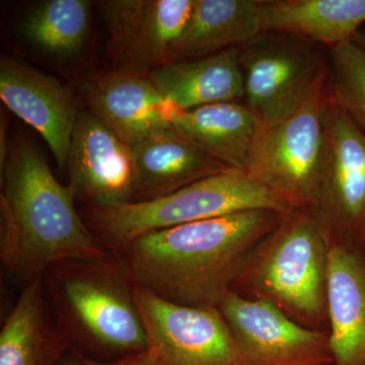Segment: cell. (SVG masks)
Listing matches in <instances>:
<instances>
[{
  "instance_id": "obj_1",
  "label": "cell",
  "mask_w": 365,
  "mask_h": 365,
  "mask_svg": "<svg viewBox=\"0 0 365 365\" xmlns=\"http://www.w3.org/2000/svg\"><path fill=\"white\" fill-rule=\"evenodd\" d=\"M287 216L250 210L165 228L137 237L120 256L135 284L160 299L218 307L249 255Z\"/></svg>"
},
{
  "instance_id": "obj_2",
  "label": "cell",
  "mask_w": 365,
  "mask_h": 365,
  "mask_svg": "<svg viewBox=\"0 0 365 365\" xmlns=\"http://www.w3.org/2000/svg\"><path fill=\"white\" fill-rule=\"evenodd\" d=\"M21 134L9 144L1 173L0 262L6 275L24 287L53 264L102 258L110 252L78 215L72 186L54 177Z\"/></svg>"
},
{
  "instance_id": "obj_3",
  "label": "cell",
  "mask_w": 365,
  "mask_h": 365,
  "mask_svg": "<svg viewBox=\"0 0 365 365\" xmlns=\"http://www.w3.org/2000/svg\"><path fill=\"white\" fill-rule=\"evenodd\" d=\"M46 299L71 351L113 361L148 350L134 300L135 282L123 257L74 259L42 276Z\"/></svg>"
},
{
  "instance_id": "obj_4",
  "label": "cell",
  "mask_w": 365,
  "mask_h": 365,
  "mask_svg": "<svg viewBox=\"0 0 365 365\" xmlns=\"http://www.w3.org/2000/svg\"><path fill=\"white\" fill-rule=\"evenodd\" d=\"M327 235L312 209L290 213L249 255L232 292L271 302L302 325H319L328 317Z\"/></svg>"
},
{
  "instance_id": "obj_5",
  "label": "cell",
  "mask_w": 365,
  "mask_h": 365,
  "mask_svg": "<svg viewBox=\"0 0 365 365\" xmlns=\"http://www.w3.org/2000/svg\"><path fill=\"white\" fill-rule=\"evenodd\" d=\"M250 210L288 215L295 209L245 170L232 169L153 200L88 207L83 220L107 251L121 255L141 235Z\"/></svg>"
},
{
  "instance_id": "obj_6",
  "label": "cell",
  "mask_w": 365,
  "mask_h": 365,
  "mask_svg": "<svg viewBox=\"0 0 365 365\" xmlns=\"http://www.w3.org/2000/svg\"><path fill=\"white\" fill-rule=\"evenodd\" d=\"M332 91L328 71L289 116L262 126L245 172L295 210L318 204Z\"/></svg>"
},
{
  "instance_id": "obj_7",
  "label": "cell",
  "mask_w": 365,
  "mask_h": 365,
  "mask_svg": "<svg viewBox=\"0 0 365 365\" xmlns=\"http://www.w3.org/2000/svg\"><path fill=\"white\" fill-rule=\"evenodd\" d=\"M328 48L287 34L263 32L240 48L245 103L272 126L292 114L328 71Z\"/></svg>"
},
{
  "instance_id": "obj_8",
  "label": "cell",
  "mask_w": 365,
  "mask_h": 365,
  "mask_svg": "<svg viewBox=\"0 0 365 365\" xmlns=\"http://www.w3.org/2000/svg\"><path fill=\"white\" fill-rule=\"evenodd\" d=\"M134 300L155 365H245L218 307L180 306L137 284Z\"/></svg>"
},
{
  "instance_id": "obj_9",
  "label": "cell",
  "mask_w": 365,
  "mask_h": 365,
  "mask_svg": "<svg viewBox=\"0 0 365 365\" xmlns=\"http://www.w3.org/2000/svg\"><path fill=\"white\" fill-rule=\"evenodd\" d=\"M245 365H334L329 335L263 299L228 292L218 307Z\"/></svg>"
},
{
  "instance_id": "obj_10",
  "label": "cell",
  "mask_w": 365,
  "mask_h": 365,
  "mask_svg": "<svg viewBox=\"0 0 365 365\" xmlns=\"http://www.w3.org/2000/svg\"><path fill=\"white\" fill-rule=\"evenodd\" d=\"M194 0H107L100 11L122 68L148 73L170 61Z\"/></svg>"
},
{
  "instance_id": "obj_11",
  "label": "cell",
  "mask_w": 365,
  "mask_h": 365,
  "mask_svg": "<svg viewBox=\"0 0 365 365\" xmlns=\"http://www.w3.org/2000/svg\"><path fill=\"white\" fill-rule=\"evenodd\" d=\"M76 198L88 207H111L135 201L131 146L91 112H79L67 160Z\"/></svg>"
},
{
  "instance_id": "obj_12",
  "label": "cell",
  "mask_w": 365,
  "mask_h": 365,
  "mask_svg": "<svg viewBox=\"0 0 365 365\" xmlns=\"http://www.w3.org/2000/svg\"><path fill=\"white\" fill-rule=\"evenodd\" d=\"M313 211L327 230L332 227L350 235L365 230V134L333 95L323 179Z\"/></svg>"
},
{
  "instance_id": "obj_13",
  "label": "cell",
  "mask_w": 365,
  "mask_h": 365,
  "mask_svg": "<svg viewBox=\"0 0 365 365\" xmlns=\"http://www.w3.org/2000/svg\"><path fill=\"white\" fill-rule=\"evenodd\" d=\"M83 95L91 114L130 146L173 127L180 112L151 83L148 73L122 67L86 79Z\"/></svg>"
},
{
  "instance_id": "obj_14",
  "label": "cell",
  "mask_w": 365,
  "mask_h": 365,
  "mask_svg": "<svg viewBox=\"0 0 365 365\" xmlns=\"http://www.w3.org/2000/svg\"><path fill=\"white\" fill-rule=\"evenodd\" d=\"M0 98L16 116L39 132L59 169L66 168L79 113L68 90L49 74L1 56Z\"/></svg>"
},
{
  "instance_id": "obj_15",
  "label": "cell",
  "mask_w": 365,
  "mask_h": 365,
  "mask_svg": "<svg viewBox=\"0 0 365 365\" xmlns=\"http://www.w3.org/2000/svg\"><path fill=\"white\" fill-rule=\"evenodd\" d=\"M135 167V201L169 195L189 185L232 170L173 127L131 145Z\"/></svg>"
},
{
  "instance_id": "obj_16",
  "label": "cell",
  "mask_w": 365,
  "mask_h": 365,
  "mask_svg": "<svg viewBox=\"0 0 365 365\" xmlns=\"http://www.w3.org/2000/svg\"><path fill=\"white\" fill-rule=\"evenodd\" d=\"M327 316L334 365H365V263L338 242L327 256Z\"/></svg>"
},
{
  "instance_id": "obj_17",
  "label": "cell",
  "mask_w": 365,
  "mask_h": 365,
  "mask_svg": "<svg viewBox=\"0 0 365 365\" xmlns=\"http://www.w3.org/2000/svg\"><path fill=\"white\" fill-rule=\"evenodd\" d=\"M148 78L163 97L182 112L241 101L245 96L240 48L167 62L148 72Z\"/></svg>"
},
{
  "instance_id": "obj_18",
  "label": "cell",
  "mask_w": 365,
  "mask_h": 365,
  "mask_svg": "<svg viewBox=\"0 0 365 365\" xmlns=\"http://www.w3.org/2000/svg\"><path fill=\"white\" fill-rule=\"evenodd\" d=\"M71 350L46 299L42 277L26 283L0 331V365H62Z\"/></svg>"
},
{
  "instance_id": "obj_19",
  "label": "cell",
  "mask_w": 365,
  "mask_h": 365,
  "mask_svg": "<svg viewBox=\"0 0 365 365\" xmlns=\"http://www.w3.org/2000/svg\"><path fill=\"white\" fill-rule=\"evenodd\" d=\"M263 32L261 0H194L170 61L241 48Z\"/></svg>"
},
{
  "instance_id": "obj_20",
  "label": "cell",
  "mask_w": 365,
  "mask_h": 365,
  "mask_svg": "<svg viewBox=\"0 0 365 365\" xmlns=\"http://www.w3.org/2000/svg\"><path fill=\"white\" fill-rule=\"evenodd\" d=\"M173 128L232 169L244 170L262 123L242 101L177 113Z\"/></svg>"
},
{
  "instance_id": "obj_21",
  "label": "cell",
  "mask_w": 365,
  "mask_h": 365,
  "mask_svg": "<svg viewBox=\"0 0 365 365\" xmlns=\"http://www.w3.org/2000/svg\"><path fill=\"white\" fill-rule=\"evenodd\" d=\"M264 32L297 36L330 48L365 26V0H261Z\"/></svg>"
},
{
  "instance_id": "obj_22",
  "label": "cell",
  "mask_w": 365,
  "mask_h": 365,
  "mask_svg": "<svg viewBox=\"0 0 365 365\" xmlns=\"http://www.w3.org/2000/svg\"><path fill=\"white\" fill-rule=\"evenodd\" d=\"M90 25L91 4L86 0H45L26 14L21 33L40 51L67 60L85 47Z\"/></svg>"
},
{
  "instance_id": "obj_23",
  "label": "cell",
  "mask_w": 365,
  "mask_h": 365,
  "mask_svg": "<svg viewBox=\"0 0 365 365\" xmlns=\"http://www.w3.org/2000/svg\"><path fill=\"white\" fill-rule=\"evenodd\" d=\"M334 98L365 134V48L348 41L329 49Z\"/></svg>"
},
{
  "instance_id": "obj_24",
  "label": "cell",
  "mask_w": 365,
  "mask_h": 365,
  "mask_svg": "<svg viewBox=\"0 0 365 365\" xmlns=\"http://www.w3.org/2000/svg\"><path fill=\"white\" fill-rule=\"evenodd\" d=\"M72 360L76 365H155L153 357L148 350L129 355L113 361H100V360L88 359L78 352L71 351Z\"/></svg>"
},
{
  "instance_id": "obj_25",
  "label": "cell",
  "mask_w": 365,
  "mask_h": 365,
  "mask_svg": "<svg viewBox=\"0 0 365 365\" xmlns=\"http://www.w3.org/2000/svg\"><path fill=\"white\" fill-rule=\"evenodd\" d=\"M6 119L1 114L0 118V174L4 172L7 158H9V144L6 135Z\"/></svg>"
},
{
  "instance_id": "obj_26",
  "label": "cell",
  "mask_w": 365,
  "mask_h": 365,
  "mask_svg": "<svg viewBox=\"0 0 365 365\" xmlns=\"http://www.w3.org/2000/svg\"><path fill=\"white\" fill-rule=\"evenodd\" d=\"M352 41H354L355 43H357V44L361 46V47L365 48V26L360 29L359 32L355 34Z\"/></svg>"
},
{
  "instance_id": "obj_27",
  "label": "cell",
  "mask_w": 365,
  "mask_h": 365,
  "mask_svg": "<svg viewBox=\"0 0 365 365\" xmlns=\"http://www.w3.org/2000/svg\"><path fill=\"white\" fill-rule=\"evenodd\" d=\"M69 365H76V364H74L73 360H72V364H69Z\"/></svg>"
},
{
  "instance_id": "obj_28",
  "label": "cell",
  "mask_w": 365,
  "mask_h": 365,
  "mask_svg": "<svg viewBox=\"0 0 365 365\" xmlns=\"http://www.w3.org/2000/svg\"></svg>"
}]
</instances>
